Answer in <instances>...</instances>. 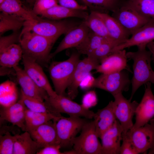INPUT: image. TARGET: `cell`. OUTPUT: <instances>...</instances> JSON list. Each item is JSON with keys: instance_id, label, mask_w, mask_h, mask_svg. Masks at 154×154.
I'll use <instances>...</instances> for the list:
<instances>
[{"instance_id": "cell-40", "label": "cell", "mask_w": 154, "mask_h": 154, "mask_svg": "<svg viewBox=\"0 0 154 154\" xmlns=\"http://www.w3.org/2000/svg\"><path fill=\"white\" fill-rule=\"evenodd\" d=\"M20 34L14 32L12 34L4 36H1L0 38V51L7 48L10 45L19 42Z\"/></svg>"}, {"instance_id": "cell-15", "label": "cell", "mask_w": 154, "mask_h": 154, "mask_svg": "<svg viewBox=\"0 0 154 154\" xmlns=\"http://www.w3.org/2000/svg\"><path fill=\"white\" fill-rule=\"evenodd\" d=\"M124 49L114 52L103 59L96 70L97 72L109 73L126 70L131 72Z\"/></svg>"}, {"instance_id": "cell-23", "label": "cell", "mask_w": 154, "mask_h": 154, "mask_svg": "<svg viewBox=\"0 0 154 154\" xmlns=\"http://www.w3.org/2000/svg\"><path fill=\"white\" fill-rule=\"evenodd\" d=\"M1 12L14 15L23 18L25 21H33L38 16L32 10L25 7L20 0H6L0 5Z\"/></svg>"}, {"instance_id": "cell-1", "label": "cell", "mask_w": 154, "mask_h": 154, "mask_svg": "<svg viewBox=\"0 0 154 154\" xmlns=\"http://www.w3.org/2000/svg\"><path fill=\"white\" fill-rule=\"evenodd\" d=\"M147 46L140 45L137 46V51L126 52L127 58L133 61L132 90L129 98L131 100L142 85L148 82L154 84V71L151 66L152 54L150 51L147 50Z\"/></svg>"}, {"instance_id": "cell-25", "label": "cell", "mask_w": 154, "mask_h": 154, "mask_svg": "<svg viewBox=\"0 0 154 154\" xmlns=\"http://www.w3.org/2000/svg\"><path fill=\"white\" fill-rule=\"evenodd\" d=\"M88 15L84 10L69 9L58 5L46 11L40 15L49 19L56 20L71 17L85 19Z\"/></svg>"}, {"instance_id": "cell-13", "label": "cell", "mask_w": 154, "mask_h": 154, "mask_svg": "<svg viewBox=\"0 0 154 154\" xmlns=\"http://www.w3.org/2000/svg\"><path fill=\"white\" fill-rule=\"evenodd\" d=\"M151 84L148 82L145 84V92L137 108L135 114V121L131 129L144 125L154 117V95Z\"/></svg>"}, {"instance_id": "cell-9", "label": "cell", "mask_w": 154, "mask_h": 154, "mask_svg": "<svg viewBox=\"0 0 154 154\" xmlns=\"http://www.w3.org/2000/svg\"><path fill=\"white\" fill-rule=\"evenodd\" d=\"M113 110L117 119L121 127L123 134H126L133 127L132 119L139 103L135 101L132 102L127 99L122 94L118 93L114 96Z\"/></svg>"}, {"instance_id": "cell-4", "label": "cell", "mask_w": 154, "mask_h": 154, "mask_svg": "<svg viewBox=\"0 0 154 154\" xmlns=\"http://www.w3.org/2000/svg\"><path fill=\"white\" fill-rule=\"evenodd\" d=\"M79 53L74 52L69 58L62 61L53 62L49 72L54 91L59 95L66 96L65 92L73 74L79 60Z\"/></svg>"}, {"instance_id": "cell-34", "label": "cell", "mask_w": 154, "mask_h": 154, "mask_svg": "<svg viewBox=\"0 0 154 154\" xmlns=\"http://www.w3.org/2000/svg\"><path fill=\"white\" fill-rule=\"evenodd\" d=\"M21 99L23 101L27 108L31 110L39 112L51 113L55 114L50 110L44 102L28 96L24 94L21 90Z\"/></svg>"}, {"instance_id": "cell-28", "label": "cell", "mask_w": 154, "mask_h": 154, "mask_svg": "<svg viewBox=\"0 0 154 154\" xmlns=\"http://www.w3.org/2000/svg\"><path fill=\"white\" fill-rule=\"evenodd\" d=\"M84 20L89 29L95 34L107 40H114L110 38L103 20L96 11H92Z\"/></svg>"}, {"instance_id": "cell-3", "label": "cell", "mask_w": 154, "mask_h": 154, "mask_svg": "<svg viewBox=\"0 0 154 154\" xmlns=\"http://www.w3.org/2000/svg\"><path fill=\"white\" fill-rule=\"evenodd\" d=\"M77 25L67 21L46 20L38 17L33 20L25 21L23 29L31 31L55 43L60 36L66 34Z\"/></svg>"}, {"instance_id": "cell-14", "label": "cell", "mask_w": 154, "mask_h": 154, "mask_svg": "<svg viewBox=\"0 0 154 154\" xmlns=\"http://www.w3.org/2000/svg\"><path fill=\"white\" fill-rule=\"evenodd\" d=\"M24 70L28 75L40 87L45 90L49 96L56 95L40 64L30 57L23 55Z\"/></svg>"}, {"instance_id": "cell-39", "label": "cell", "mask_w": 154, "mask_h": 154, "mask_svg": "<svg viewBox=\"0 0 154 154\" xmlns=\"http://www.w3.org/2000/svg\"><path fill=\"white\" fill-rule=\"evenodd\" d=\"M61 148L59 145H49L40 149L36 154H76L74 150L61 152L60 151Z\"/></svg>"}, {"instance_id": "cell-6", "label": "cell", "mask_w": 154, "mask_h": 154, "mask_svg": "<svg viewBox=\"0 0 154 154\" xmlns=\"http://www.w3.org/2000/svg\"><path fill=\"white\" fill-rule=\"evenodd\" d=\"M98 138L94 121H87L80 135L74 139L73 149L76 154H101L102 145Z\"/></svg>"}, {"instance_id": "cell-16", "label": "cell", "mask_w": 154, "mask_h": 154, "mask_svg": "<svg viewBox=\"0 0 154 154\" xmlns=\"http://www.w3.org/2000/svg\"><path fill=\"white\" fill-rule=\"evenodd\" d=\"M122 129L116 119L112 126L102 135L101 154H119L122 141Z\"/></svg>"}, {"instance_id": "cell-8", "label": "cell", "mask_w": 154, "mask_h": 154, "mask_svg": "<svg viewBox=\"0 0 154 154\" xmlns=\"http://www.w3.org/2000/svg\"><path fill=\"white\" fill-rule=\"evenodd\" d=\"M131 81L125 71L102 74L94 79L92 87L107 91L113 96L128 90Z\"/></svg>"}, {"instance_id": "cell-7", "label": "cell", "mask_w": 154, "mask_h": 154, "mask_svg": "<svg viewBox=\"0 0 154 154\" xmlns=\"http://www.w3.org/2000/svg\"><path fill=\"white\" fill-rule=\"evenodd\" d=\"M87 121L80 117L62 116L56 123L58 144L61 147L72 146L77 135Z\"/></svg>"}, {"instance_id": "cell-33", "label": "cell", "mask_w": 154, "mask_h": 154, "mask_svg": "<svg viewBox=\"0 0 154 154\" xmlns=\"http://www.w3.org/2000/svg\"><path fill=\"white\" fill-rule=\"evenodd\" d=\"M120 44L112 40H108L104 42L88 56L98 61H101L111 53L113 48Z\"/></svg>"}, {"instance_id": "cell-37", "label": "cell", "mask_w": 154, "mask_h": 154, "mask_svg": "<svg viewBox=\"0 0 154 154\" xmlns=\"http://www.w3.org/2000/svg\"><path fill=\"white\" fill-rule=\"evenodd\" d=\"M57 0H36L32 11L37 15H41L51 7L58 5Z\"/></svg>"}, {"instance_id": "cell-2", "label": "cell", "mask_w": 154, "mask_h": 154, "mask_svg": "<svg viewBox=\"0 0 154 154\" xmlns=\"http://www.w3.org/2000/svg\"><path fill=\"white\" fill-rule=\"evenodd\" d=\"M19 42L23 55L32 58L39 64L47 62L50 59V52L54 43L49 39L22 29Z\"/></svg>"}, {"instance_id": "cell-27", "label": "cell", "mask_w": 154, "mask_h": 154, "mask_svg": "<svg viewBox=\"0 0 154 154\" xmlns=\"http://www.w3.org/2000/svg\"><path fill=\"white\" fill-rule=\"evenodd\" d=\"M23 55L20 44H13L0 51V65L4 67L13 68L18 65Z\"/></svg>"}, {"instance_id": "cell-38", "label": "cell", "mask_w": 154, "mask_h": 154, "mask_svg": "<svg viewBox=\"0 0 154 154\" xmlns=\"http://www.w3.org/2000/svg\"><path fill=\"white\" fill-rule=\"evenodd\" d=\"M122 143L121 145L120 154H139L133 143L126 134H122Z\"/></svg>"}, {"instance_id": "cell-30", "label": "cell", "mask_w": 154, "mask_h": 154, "mask_svg": "<svg viewBox=\"0 0 154 154\" xmlns=\"http://www.w3.org/2000/svg\"><path fill=\"white\" fill-rule=\"evenodd\" d=\"M25 21L16 15L1 12L0 13V35L12 30L17 32L23 27Z\"/></svg>"}, {"instance_id": "cell-43", "label": "cell", "mask_w": 154, "mask_h": 154, "mask_svg": "<svg viewBox=\"0 0 154 154\" xmlns=\"http://www.w3.org/2000/svg\"><path fill=\"white\" fill-rule=\"evenodd\" d=\"M147 47L151 51L152 54V56H154V41L149 43Z\"/></svg>"}, {"instance_id": "cell-29", "label": "cell", "mask_w": 154, "mask_h": 154, "mask_svg": "<svg viewBox=\"0 0 154 154\" xmlns=\"http://www.w3.org/2000/svg\"><path fill=\"white\" fill-rule=\"evenodd\" d=\"M108 40H109L96 35L90 30L84 40L75 48L79 53L88 56Z\"/></svg>"}, {"instance_id": "cell-26", "label": "cell", "mask_w": 154, "mask_h": 154, "mask_svg": "<svg viewBox=\"0 0 154 154\" xmlns=\"http://www.w3.org/2000/svg\"><path fill=\"white\" fill-rule=\"evenodd\" d=\"M61 116L51 113L32 111L27 107L25 110L26 131H29L51 120L57 121Z\"/></svg>"}, {"instance_id": "cell-32", "label": "cell", "mask_w": 154, "mask_h": 154, "mask_svg": "<svg viewBox=\"0 0 154 154\" xmlns=\"http://www.w3.org/2000/svg\"><path fill=\"white\" fill-rule=\"evenodd\" d=\"M139 14L154 21V0H126Z\"/></svg>"}, {"instance_id": "cell-36", "label": "cell", "mask_w": 154, "mask_h": 154, "mask_svg": "<svg viewBox=\"0 0 154 154\" xmlns=\"http://www.w3.org/2000/svg\"><path fill=\"white\" fill-rule=\"evenodd\" d=\"M25 110L0 116V119L9 122L25 131Z\"/></svg>"}, {"instance_id": "cell-10", "label": "cell", "mask_w": 154, "mask_h": 154, "mask_svg": "<svg viewBox=\"0 0 154 154\" xmlns=\"http://www.w3.org/2000/svg\"><path fill=\"white\" fill-rule=\"evenodd\" d=\"M131 35L151 21L139 14L126 1L112 16Z\"/></svg>"}, {"instance_id": "cell-20", "label": "cell", "mask_w": 154, "mask_h": 154, "mask_svg": "<svg viewBox=\"0 0 154 154\" xmlns=\"http://www.w3.org/2000/svg\"><path fill=\"white\" fill-rule=\"evenodd\" d=\"M90 30L84 21L70 31L66 34L55 51L50 54V59L64 50L77 46L84 40Z\"/></svg>"}, {"instance_id": "cell-48", "label": "cell", "mask_w": 154, "mask_h": 154, "mask_svg": "<svg viewBox=\"0 0 154 154\" xmlns=\"http://www.w3.org/2000/svg\"><path fill=\"white\" fill-rule=\"evenodd\" d=\"M26 1H27L28 0H25Z\"/></svg>"}, {"instance_id": "cell-21", "label": "cell", "mask_w": 154, "mask_h": 154, "mask_svg": "<svg viewBox=\"0 0 154 154\" xmlns=\"http://www.w3.org/2000/svg\"><path fill=\"white\" fill-rule=\"evenodd\" d=\"M113 101H110L105 107L95 113L93 121L97 135L100 139L117 119L113 111Z\"/></svg>"}, {"instance_id": "cell-5", "label": "cell", "mask_w": 154, "mask_h": 154, "mask_svg": "<svg viewBox=\"0 0 154 154\" xmlns=\"http://www.w3.org/2000/svg\"><path fill=\"white\" fill-rule=\"evenodd\" d=\"M44 102L50 110L56 114L64 113L70 116L90 119L93 118L95 114L92 111L73 101L66 96L57 94L54 96H49Z\"/></svg>"}, {"instance_id": "cell-18", "label": "cell", "mask_w": 154, "mask_h": 154, "mask_svg": "<svg viewBox=\"0 0 154 154\" xmlns=\"http://www.w3.org/2000/svg\"><path fill=\"white\" fill-rule=\"evenodd\" d=\"M124 42L115 47L112 53L132 46L147 45L154 41V21H151L136 31Z\"/></svg>"}, {"instance_id": "cell-35", "label": "cell", "mask_w": 154, "mask_h": 154, "mask_svg": "<svg viewBox=\"0 0 154 154\" xmlns=\"http://www.w3.org/2000/svg\"><path fill=\"white\" fill-rule=\"evenodd\" d=\"M15 135L9 133L0 136V154H13Z\"/></svg>"}, {"instance_id": "cell-47", "label": "cell", "mask_w": 154, "mask_h": 154, "mask_svg": "<svg viewBox=\"0 0 154 154\" xmlns=\"http://www.w3.org/2000/svg\"><path fill=\"white\" fill-rule=\"evenodd\" d=\"M82 0L85 3V0Z\"/></svg>"}, {"instance_id": "cell-44", "label": "cell", "mask_w": 154, "mask_h": 154, "mask_svg": "<svg viewBox=\"0 0 154 154\" xmlns=\"http://www.w3.org/2000/svg\"><path fill=\"white\" fill-rule=\"evenodd\" d=\"M148 153L149 154H154V144L153 146L148 150Z\"/></svg>"}, {"instance_id": "cell-11", "label": "cell", "mask_w": 154, "mask_h": 154, "mask_svg": "<svg viewBox=\"0 0 154 154\" xmlns=\"http://www.w3.org/2000/svg\"><path fill=\"white\" fill-rule=\"evenodd\" d=\"M138 153H146L154 144V119L149 123L129 130L126 134Z\"/></svg>"}, {"instance_id": "cell-22", "label": "cell", "mask_w": 154, "mask_h": 154, "mask_svg": "<svg viewBox=\"0 0 154 154\" xmlns=\"http://www.w3.org/2000/svg\"><path fill=\"white\" fill-rule=\"evenodd\" d=\"M96 11L104 21L112 40L121 44L129 38L130 34L114 18L106 13Z\"/></svg>"}, {"instance_id": "cell-42", "label": "cell", "mask_w": 154, "mask_h": 154, "mask_svg": "<svg viewBox=\"0 0 154 154\" xmlns=\"http://www.w3.org/2000/svg\"><path fill=\"white\" fill-rule=\"evenodd\" d=\"M60 5L68 8L85 11L87 6L81 5L75 0H57Z\"/></svg>"}, {"instance_id": "cell-24", "label": "cell", "mask_w": 154, "mask_h": 154, "mask_svg": "<svg viewBox=\"0 0 154 154\" xmlns=\"http://www.w3.org/2000/svg\"><path fill=\"white\" fill-rule=\"evenodd\" d=\"M15 135L13 154H36L42 148L27 131Z\"/></svg>"}, {"instance_id": "cell-17", "label": "cell", "mask_w": 154, "mask_h": 154, "mask_svg": "<svg viewBox=\"0 0 154 154\" xmlns=\"http://www.w3.org/2000/svg\"><path fill=\"white\" fill-rule=\"evenodd\" d=\"M21 91L26 95L44 102L49 96L44 89L39 87L28 75L24 69L18 65L13 68Z\"/></svg>"}, {"instance_id": "cell-12", "label": "cell", "mask_w": 154, "mask_h": 154, "mask_svg": "<svg viewBox=\"0 0 154 154\" xmlns=\"http://www.w3.org/2000/svg\"><path fill=\"white\" fill-rule=\"evenodd\" d=\"M100 63L92 57L87 56L78 62L67 88V96L74 99L78 94V88L84 79L93 70L96 69Z\"/></svg>"}, {"instance_id": "cell-41", "label": "cell", "mask_w": 154, "mask_h": 154, "mask_svg": "<svg viewBox=\"0 0 154 154\" xmlns=\"http://www.w3.org/2000/svg\"><path fill=\"white\" fill-rule=\"evenodd\" d=\"M97 102V98L95 92L91 91L87 92L84 96L82 105L86 108L89 109L95 106Z\"/></svg>"}, {"instance_id": "cell-31", "label": "cell", "mask_w": 154, "mask_h": 154, "mask_svg": "<svg viewBox=\"0 0 154 154\" xmlns=\"http://www.w3.org/2000/svg\"><path fill=\"white\" fill-rule=\"evenodd\" d=\"M87 6L95 11L104 12L111 11L114 12L125 2L126 0H85Z\"/></svg>"}, {"instance_id": "cell-19", "label": "cell", "mask_w": 154, "mask_h": 154, "mask_svg": "<svg viewBox=\"0 0 154 154\" xmlns=\"http://www.w3.org/2000/svg\"><path fill=\"white\" fill-rule=\"evenodd\" d=\"M50 121L28 131L33 139L42 148L51 145L58 144L56 123Z\"/></svg>"}, {"instance_id": "cell-49", "label": "cell", "mask_w": 154, "mask_h": 154, "mask_svg": "<svg viewBox=\"0 0 154 154\" xmlns=\"http://www.w3.org/2000/svg\"><path fill=\"white\" fill-rule=\"evenodd\" d=\"M153 58H154V56H153Z\"/></svg>"}, {"instance_id": "cell-46", "label": "cell", "mask_w": 154, "mask_h": 154, "mask_svg": "<svg viewBox=\"0 0 154 154\" xmlns=\"http://www.w3.org/2000/svg\"><path fill=\"white\" fill-rule=\"evenodd\" d=\"M6 0H0V5H1Z\"/></svg>"}, {"instance_id": "cell-45", "label": "cell", "mask_w": 154, "mask_h": 154, "mask_svg": "<svg viewBox=\"0 0 154 154\" xmlns=\"http://www.w3.org/2000/svg\"><path fill=\"white\" fill-rule=\"evenodd\" d=\"M36 0H28L27 2L31 4L34 3Z\"/></svg>"}]
</instances>
